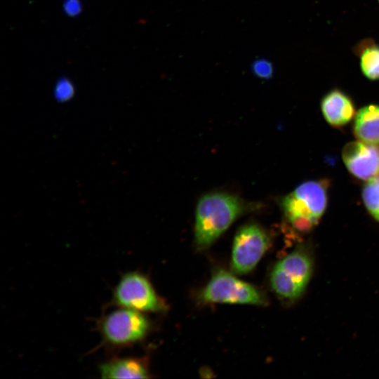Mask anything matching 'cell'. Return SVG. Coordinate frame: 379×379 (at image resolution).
<instances>
[{"label":"cell","instance_id":"6da1fadb","mask_svg":"<svg viewBox=\"0 0 379 379\" xmlns=\"http://www.w3.org/2000/svg\"><path fill=\"white\" fill-rule=\"evenodd\" d=\"M245 204L236 196L211 193L198 201L195 241L199 248L211 246L244 211Z\"/></svg>","mask_w":379,"mask_h":379},{"label":"cell","instance_id":"7a4b0ae2","mask_svg":"<svg viewBox=\"0 0 379 379\" xmlns=\"http://www.w3.org/2000/svg\"><path fill=\"white\" fill-rule=\"evenodd\" d=\"M328 187L325 180H309L283 199V211L293 227L306 232L319 222L327 206Z\"/></svg>","mask_w":379,"mask_h":379},{"label":"cell","instance_id":"3957f363","mask_svg":"<svg viewBox=\"0 0 379 379\" xmlns=\"http://www.w3.org/2000/svg\"><path fill=\"white\" fill-rule=\"evenodd\" d=\"M312 260L302 250H295L280 260L274 267L270 283L282 298L293 300L302 295L312 274Z\"/></svg>","mask_w":379,"mask_h":379},{"label":"cell","instance_id":"277c9868","mask_svg":"<svg viewBox=\"0 0 379 379\" xmlns=\"http://www.w3.org/2000/svg\"><path fill=\"white\" fill-rule=\"evenodd\" d=\"M149 324L142 312L119 307L101 320L100 328L105 342L113 347H125L141 340Z\"/></svg>","mask_w":379,"mask_h":379},{"label":"cell","instance_id":"5b68a950","mask_svg":"<svg viewBox=\"0 0 379 379\" xmlns=\"http://www.w3.org/2000/svg\"><path fill=\"white\" fill-rule=\"evenodd\" d=\"M113 302L121 307L138 312H159L164 305L149 280L142 274H124L113 292Z\"/></svg>","mask_w":379,"mask_h":379},{"label":"cell","instance_id":"8992f818","mask_svg":"<svg viewBox=\"0 0 379 379\" xmlns=\"http://www.w3.org/2000/svg\"><path fill=\"white\" fill-rule=\"evenodd\" d=\"M206 302L264 305L266 299L252 285L220 270L213 274L201 293Z\"/></svg>","mask_w":379,"mask_h":379},{"label":"cell","instance_id":"52a82bcc","mask_svg":"<svg viewBox=\"0 0 379 379\" xmlns=\"http://www.w3.org/2000/svg\"><path fill=\"white\" fill-rule=\"evenodd\" d=\"M269 237L258 225L248 224L239 230L234 239L232 270L244 274L251 271L265 253Z\"/></svg>","mask_w":379,"mask_h":379},{"label":"cell","instance_id":"ba28073f","mask_svg":"<svg viewBox=\"0 0 379 379\" xmlns=\"http://www.w3.org/2000/svg\"><path fill=\"white\" fill-rule=\"evenodd\" d=\"M342 156L347 170L355 178L368 181L379 176V145L351 142L344 147Z\"/></svg>","mask_w":379,"mask_h":379},{"label":"cell","instance_id":"9c48e42d","mask_svg":"<svg viewBox=\"0 0 379 379\" xmlns=\"http://www.w3.org/2000/svg\"><path fill=\"white\" fill-rule=\"evenodd\" d=\"M321 110L326 121L334 127L346 125L356 114L352 98L338 88L324 95L321 100Z\"/></svg>","mask_w":379,"mask_h":379},{"label":"cell","instance_id":"30bf717a","mask_svg":"<svg viewBox=\"0 0 379 379\" xmlns=\"http://www.w3.org/2000/svg\"><path fill=\"white\" fill-rule=\"evenodd\" d=\"M102 378H146L149 373L145 362L138 358H114L99 366Z\"/></svg>","mask_w":379,"mask_h":379},{"label":"cell","instance_id":"8fae6325","mask_svg":"<svg viewBox=\"0 0 379 379\" xmlns=\"http://www.w3.org/2000/svg\"><path fill=\"white\" fill-rule=\"evenodd\" d=\"M353 131L359 140L379 145V105L361 107L355 114Z\"/></svg>","mask_w":379,"mask_h":379},{"label":"cell","instance_id":"7c38bea8","mask_svg":"<svg viewBox=\"0 0 379 379\" xmlns=\"http://www.w3.org/2000/svg\"><path fill=\"white\" fill-rule=\"evenodd\" d=\"M360 69L371 81L379 80V45L371 39L360 41L354 48Z\"/></svg>","mask_w":379,"mask_h":379},{"label":"cell","instance_id":"4fadbf2b","mask_svg":"<svg viewBox=\"0 0 379 379\" xmlns=\"http://www.w3.org/2000/svg\"><path fill=\"white\" fill-rule=\"evenodd\" d=\"M361 195L366 208L379 222V176L368 180Z\"/></svg>","mask_w":379,"mask_h":379},{"label":"cell","instance_id":"5bb4252c","mask_svg":"<svg viewBox=\"0 0 379 379\" xmlns=\"http://www.w3.org/2000/svg\"><path fill=\"white\" fill-rule=\"evenodd\" d=\"M252 71L259 78L269 79L273 74V66L270 61L265 59H258L253 62Z\"/></svg>","mask_w":379,"mask_h":379},{"label":"cell","instance_id":"9a60e30c","mask_svg":"<svg viewBox=\"0 0 379 379\" xmlns=\"http://www.w3.org/2000/svg\"><path fill=\"white\" fill-rule=\"evenodd\" d=\"M74 94V88L70 81L67 79L59 81L55 88V98L60 101H66Z\"/></svg>","mask_w":379,"mask_h":379},{"label":"cell","instance_id":"2e32d148","mask_svg":"<svg viewBox=\"0 0 379 379\" xmlns=\"http://www.w3.org/2000/svg\"><path fill=\"white\" fill-rule=\"evenodd\" d=\"M65 10L70 15L78 14L81 10V5L79 0H67L65 2Z\"/></svg>","mask_w":379,"mask_h":379},{"label":"cell","instance_id":"e0dca14e","mask_svg":"<svg viewBox=\"0 0 379 379\" xmlns=\"http://www.w3.org/2000/svg\"><path fill=\"white\" fill-rule=\"evenodd\" d=\"M378 3H379V0H378Z\"/></svg>","mask_w":379,"mask_h":379}]
</instances>
